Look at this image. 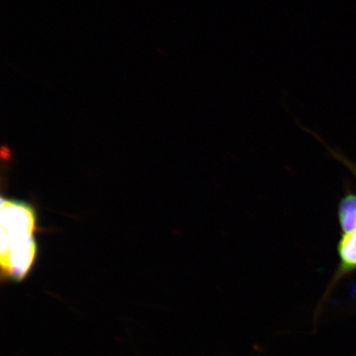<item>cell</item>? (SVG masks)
<instances>
[{"mask_svg":"<svg viewBox=\"0 0 356 356\" xmlns=\"http://www.w3.org/2000/svg\"><path fill=\"white\" fill-rule=\"evenodd\" d=\"M35 216L29 204L1 199V277L19 282L29 273L37 257Z\"/></svg>","mask_w":356,"mask_h":356,"instance_id":"cell-1","label":"cell"},{"mask_svg":"<svg viewBox=\"0 0 356 356\" xmlns=\"http://www.w3.org/2000/svg\"><path fill=\"white\" fill-rule=\"evenodd\" d=\"M338 254L340 257V266L335 280L356 269V231L342 235L338 244Z\"/></svg>","mask_w":356,"mask_h":356,"instance_id":"cell-2","label":"cell"},{"mask_svg":"<svg viewBox=\"0 0 356 356\" xmlns=\"http://www.w3.org/2000/svg\"><path fill=\"white\" fill-rule=\"evenodd\" d=\"M338 217L343 234L356 231V195L349 194L341 200Z\"/></svg>","mask_w":356,"mask_h":356,"instance_id":"cell-3","label":"cell"}]
</instances>
